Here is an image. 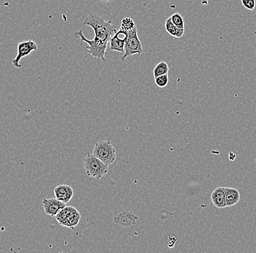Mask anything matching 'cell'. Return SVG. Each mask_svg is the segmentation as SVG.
Returning <instances> with one entry per match:
<instances>
[{
  "instance_id": "7",
  "label": "cell",
  "mask_w": 256,
  "mask_h": 253,
  "mask_svg": "<svg viewBox=\"0 0 256 253\" xmlns=\"http://www.w3.org/2000/svg\"><path fill=\"white\" fill-rule=\"evenodd\" d=\"M66 206V203L57 198H44L42 201V206L44 213L51 217H56L62 209Z\"/></svg>"
},
{
  "instance_id": "6",
  "label": "cell",
  "mask_w": 256,
  "mask_h": 253,
  "mask_svg": "<svg viewBox=\"0 0 256 253\" xmlns=\"http://www.w3.org/2000/svg\"><path fill=\"white\" fill-rule=\"evenodd\" d=\"M38 46L34 41H28L18 43L17 46V55L12 60V64L16 68H20V60L24 57H28L33 51H38Z\"/></svg>"
},
{
  "instance_id": "18",
  "label": "cell",
  "mask_w": 256,
  "mask_h": 253,
  "mask_svg": "<svg viewBox=\"0 0 256 253\" xmlns=\"http://www.w3.org/2000/svg\"><path fill=\"white\" fill-rule=\"evenodd\" d=\"M170 18L172 23H174L178 28L184 30L185 24H184L183 17L180 16V14H178V13H176V14H172Z\"/></svg>"
},
{
  "instance_id": "9",
  "label": "cell",
  "mask_w": 256,
  "mask_h": 253,
  "mask_svg": "<svg viewBox=\"0 0 256 253\" xmlns=\"http://www.w3.org/2000/svg\"><path fill=\"white\" fill-rule=\"evenodd\" d=\"M54 194L57 199L67 204L73 198L74 190L70 185H60L54 189Z\"/></svg>"
},
{
  "instance_id": "2",
  "label": "cell",
  "mask_w": 256,
  "mask_h": 253,
  "mask_svg": "<svg viewBox=\"0 0 256 253\" xmlns=\"http://www.w3.org/2000/svg\"><path fill=\"white\" fill-rule=\"evenodd\" d=\"M74 36L75 38L81 39V45H82L84 42L88 43V46L86 47V51L91 57L106 62L105 57L106 55V49L108 47V42L102 41L96 37L94 38V39L90 41L83 35L82 30L75 32Z\"/></svg>"
},
{
  "instance_id": "10",
  "label": "cell",
  "mask_w": 256,
  "mask_h": 253,
  "mask_svg": "<svg viewBox=\"0 0 256 253\" xmlns=\"http://www.w3.org/2000/svg\"><path fill=\"white\" fill-rule=\"evenodd\" d=\"M138 220L137 216L134 213L130 212H123L116 215L114 218V221L116 224L122 225L124 227L131 226L132 225H136Z\"/></svg>"
},
{
  "instance_id": "1",
  "label": "cell",
  "mask_w": 256,
  "mask_h": 253,
  "mask_svg": "<svg viewBox=\"0 0 256 253\" xmlns=\"http://www.w3.org/2000/svg\"><path fill=\"white\" fill-rule=\"evenodd\" d=\"M83 25L91 27L96 38L108 43L112 37L118 32L116 26L112 24V21L107 22L97 14H90L83 22Z\"/></svg>"
},
{
  "instance_id": "17",
  "label": "cell",
  "mask_w": 256,
  "mask_h": 253,
  "mask_svg": "<svg viewBox=\"0 0 256 253\" xmlns=\"http://www.w3.org/2000/svg\"><path fill=\"white\" fill-rule=\"evenodd\" d=\"M136 27L135 22L130 18H124L122 20L121 25H120V29L124 31L128 32L131 31Z\"/></svg>"
},
{
  "instance_id": "12",
  "label": "cell",
  "mask_w": 256,
  "mask_h": 253,
  "mask_svg": "<svg viewBox=\"0 0 256 253\" xmlns=\"http://www.w3.org/2000/svg\"><path fill=\"white\" fill-rule=\"evenodd\" d=\"M226 200V206H232L239 202L240 193L236 188H224Z\"/></svg>"
},
{
  "instance_id": "14",
  "label": "cell",
  "mask_w": 256,
  "mask_h": 253,
  "mask_svg": "<svg viewBox=\"0 0 256 253\" xmlns=\"http://www.w3.org/2000/svg\"><path fill=\"white\" fill-rule=\"evenodd\" d=\"M166 30L168 34L171 36L175 37V38H180L183 37L185 30H182V29L178 28L177 27L174 23H172L171 18H168L166 22Z\"/></svg>"
},
{
  "instance_id": "4",
  "label": "cell",
  "mask_w": 256,
  "mask_h": 253,
  "mask_svg": "<svg viewBox=\"0 0 256 253\" xmlns=\"http://www.w3.org/2000/svg\"><path fill=\"white\" fill-rule=\"evenodd\" d=\"M92 155L103 161L106 164H112L116 158V149L110 141L102 140L96 142Z\"/></svg>"
},
{
  "instance_id": "15",
  "label": "cell",
  "mask_w": 256,
  "mask_h": 253,
  "mask_svg": "<svg viewBox=\"0 0 256 253\" xmlns=\"http://www.w3.org/2000/svg\"><path fill=\"white\" fill-rule=\"evenodd\" d=\"M80 218H81V215H80V212L78 211V212H75L74 214L70 216V217L62 224V225H63V226L68 227V228L71 229H74L75 228V226H76L78 223H79Z\"/></svg>"
},
{
  "instance_id": "3",
  "label": "cell",
  "mask_w": 256,
  "mask_h": 253,
  "mask_svg": "<svg viewBox=\"0 0 256 253\" xmlns=\"http://www.w3.org/2000/svg\"><path fill=\"white\" fill-rule=\"evenodd\" d=\"M84 167L89 177L100 180L108 173V165L92 154H88L84 159Z\"/></svg>"
},
{
  "instance_id": "21",
  "label": "cell",
  "mask_w": 256,
  "mask_h": 253,
  "mask_svg": "<svg viewBox=\"0 0 256 253\" xmlns=\"http://www.w3.org/2000/svg\"><path fill=\"white\" fill-rule=\"evenodd\" d=\"M99 1L102 3H111V2L114 1V0H99Z\"/></svg>"
},
{
  "instance_id": "20",
  "label": "cell",
  "mask_w": 256,
  "mask_h": 253,
  "mask_svg": "<svg viewBox=\"0 0 256 253\" xmlns=\"http://www.w3.org/2000/svg\"><path fill=\"white\" fill-rule=\"evenodd\" d=\"M243 6L249 11H254L256 6V0H241Z\"/></svg>"
},
{
  "instance_id": "8",
  "label": "cell",
  "mask_w": 256,
  "mask_h": 253,
  "mask_svg": "<svg viewBox=\"0 0 256 253\" xmlns=\"http://www.w3.org/2000/svg\"><path fill=\"white\" fill-rule=\"evenodd\" d=\"M128 33L127 32L120 29L119 31L116 32L110 39V50L118 52H124V43L127 40Z\"/></svg>"
},
{
  "instance_id": "11",
  "label": "cell",
  "mask_w": 256,
  "mask_h": 253,
  "mask_svg": "<svg viewBox=\"0 0 256 253\" xmlns=\"http://www.w3.org/2000/svg\"><path fill=\"white\" fill-rule=\"evenodd\" d=\"M212 204L217 208H224L226 206V193L224 187H218L212 191L211 194Z\"/></svg>"
},
{
  "instance_id": "13",
  "label": "cell",
  "mask_w": 256,
  "mask_h": 253,
  "mask_svg": "<svg viewBox=\"0 0 256 253\" xmlns=\"http://www.w3.org/2000/svg\"><path fill=\"white\" fill-rule=\"evenodd\" d=\"M78 209H75L74 207L71 206H66L64 209H62L56 215V220L58 222L60 225H62V224L65 222L70 216L72 214H74L75 212H78Z\"/></svg>"
},
{
  "instance_id": "5",
  "label": "cell",
  "mask_w": 256,
  "mask_h": 253,
  "mask_svg": "<svg viewBox=\"0 0 256 253\" xmlns=\"http://www.w3.org/2000/svg\"><path fill=\"white\" fill-rule=\"evenodd\" d=\"M128 38L124 43V55L121 57V61L122 62L126 60V58L135 55V54L140 56L144 53L143 46H142V42L138 35L137 28L136 27L135 29L128 32Z\"/></svg>"
},
{
  "instance_id": "19",
  "label": "cell",
  "mask_w": 256,
  "mask_h": 253,
  "mask_svg": "<svg viewBox=\"0 0 256 253\" xmlns=\"http://www.w3.org/2000/svg\"><path fill=\"white\" fill-rule=\"evenodd\" d=\"M155 83L156 86L160 88H164L167 86L168 82H169V78H168V74L166 75H160L154 78Z\"/></svg>"
},
{
  "instance_id": "16",
  "label": "cell",
  "mask_w": 256,
  "mask_h": 253,
  "mask_svg": "<svg viewBox=\"0 0 256 253\" xmlns=\"http://www.w3.org/2000/svg\"><path fill=\"white\" fill-rule=\"evenodd\" d=\"M169 72V67L166 62H161L155 66L153 70L154 77L160 76V75H166Z\"/></svg>"
}]
</instances>
